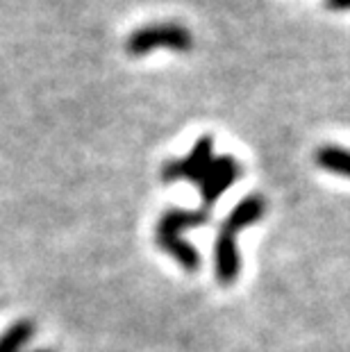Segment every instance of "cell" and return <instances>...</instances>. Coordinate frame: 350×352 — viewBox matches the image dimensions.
Wrapping results in <instances>:
<instances>
[{"instance_id":"cell-2","label":"cell","mask_w":350,"mask_h":352,"mask_svg":"<svg viewBox=\"0 0 350 352\" xmlns=\"http://www.w3.org/2000/svg\"><path fill=\"white\" fill-rule=\"evenodd\" d=\"M266 214V200L259 193H250L243 200H239L232 207L226 219H223L219 234L214 241V273L223 287H230L237 282V277L241 273V254L237 239L250 226H255L264 219Z\"/></svg>"},{"instance_id":"cell-7","label":"cell","mask_w":350,"mask_h":352,"mask_svg":"<svg viewBox=\"0 0 350 352\" xmlns=\"http://www.w3.org/2000/svg\"><path fill=\"white\" fill-rule=\"evenodd\" d=\"M325 7L330 12H348L350 0H325Z\"/></svg>"},{"instance_id":"cell-1","label":"cell","mask_w":350,"mask_h":352,"mask_svg":"<svg viewBox=\"0 0 350 352\" xmlns=\"http://www.w3.org/2000/svg\"><path fill=\"white\" fill-rule=\"evenodd\" d=\"M241 162L232 155H214V139L210 134L200 137L193 144L187 157L168 160L162 166V179L166 184L191 182L198 186L203 207L210 209L221 200V196L241 177Z\"/></svg>"},{"instance_id":"cell-3","label":"cell","mask_w":350,"mask_h":352,"mask_svg":"<svg viewBox=\"0 0 350 352\" xmlns=\"http://www.w3.org/2000/svg\"><path fill=\"white\" fill-rule=\"evenodd\" d=\"M212 221V212L205 207L200 209H166L155 228V241L160 250L166 252L171 259H175L184 271L196 273L200 268V254L193 245L184 239V232L193 228L207 226Z\"/></svg>"},{"instance_id":"cell-4","label":"cell","mask_w":350,"mask_h":352,"mask_svg":"<svg viewBox=\"0 0 350 352\" xmlns=\"http://www.w3.org/2000/svg\"><path fill=\"white\" fill-rule=\"evenodd\" d=\"M157 48H168L173 52H189L193 48V34L182 23L166 21V23L141 25L125 39V50H128L130 57H144Z\"/></svg>"},{"instance_id":"cell-8","label":"cell","mask_w":350,"mask_h":352,"mask_svg":"<svg viewBox=\"0 0 350 352\" xmlns=\"http://www.w3.org/2000/svg\"><path fill=\"white\" fill-rule=\"evenodd\" d=\"M34 352H50V350H34Z\"/></svg>"},{"instance_id":"cell-5","label":"cell","mask_w":350,"mask_h":352,"mask_svg":"<svg viewBox=\"0 0 350 352\" xmlns=\"http://www.w3.org/2000/svg\"><path fill=\"white\" fill-rule=\"evenodd\" d=\"M316 166L327 170V173L341 175L350 179V151L344 146H321L316 151Z\"/></svg>"},{"instance_id":"cell-6","label":"cell","mask_w":350,"mask_h":352,"mask_svg":"<svg viewBox=\"0 0 350 352\" xmlns=\"http://www.w3.org/2000/svg\"><path fill=\"white\" fill-rule=\"evenodd\" d=\"M32 334H34L32 320H19V323H14L0 336V352H23L28 341L32 339Z\"/></svg>"}]
</instances>
